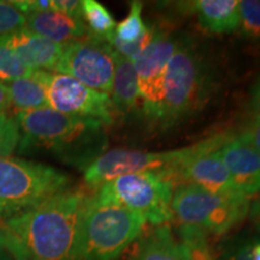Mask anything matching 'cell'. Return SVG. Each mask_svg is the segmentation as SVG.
<instances>
[{"label": "cell", "mask_w": 260, "mask_h": 260, "mask_svg": "<svg viewBox=\"0 0 260 260\" xmlns=\"http://www.w3.org/2000/svg\"><path fill=\"white\" fill-rule=\"evenodd\" d=\"M70 177L48 165L0 158V220L12 218L69 189Z\"/></svg>", "instance_id": "5"}, {"label": "cell", "mask_w": 260, "mask_h": 260, "mask_svg": "<svg viewBox=\"0 0 260 260\" xmlns=\"http://www.w3.org/2000/svg\"><path fill=\"white\" fill-rule=\"evenodd\" d=\"M175 186L174 180L164 172H140L107 182L94 195L99 200L122 205L157 226L172 219Z\"/></svg>", "instance_id": "7"}, {"label": "cell", "mask_w": 260, "mask_h": 260, "mask_svg": "<svg viewBox=\"0 0 260 260\" xmlns=\"http://www.w3.org/2000/svg\"><path fill=\"white\" fill-rule=\"evenodd\" d=\"M115 50L104 39L86 38L64 46L53 71L73 77L84 86L110 95L115 76Z\"/></svg>", "instance_id": "9"}, {"label": "cell", "mask_w": 260, "mask_h": 260, "mask_svg": "<svg viewBox=\"0 0 260 260\" xmlns=\"http://www.w3.org/2000/svg\"><path fill=\"white\" fill-rule=\"evenodd\" d=\"M207 82L203 57L193 44L183 41L165 68L157 103L147 118L164 129L176 125L205 102Z\"/></svg>", "instance_id": "3"}, {"label": "cell", "mask_w": 260, "mask_h": 260, "mask_svg": "<svg viewBox=\"0 0 260 260\" xmlns=\"http://www.w3.org/2000/svg\"><path fill=\"white\" fill-rule=\"evenodd\" d=\"M255 239H240L226 246L218 260H252V247Z\"/></svg>", "instance_id": "27"}, {"label": "cell", "mask_w": 260, "mask_h": 260, "mask_svg": "<svg viewBox=\"0 0 260 260\" xmlns=\"http://www.w3.org/2000/svg\"><path fill=\"white\" fill-rule=\"evenodd\" d=\"M239 30L246 40L260 47V0L239 2Z\"/></svg>", "instance_id": "23"}, {"label": "cell", "mask_w": 260, "mask_h": 260, "mask_svg": "<svg viewBox=\"0 0 260 260\" xmlns=\"http://www.w3.org/2000/svg\"><path fill=\"white\" fill-rule=\"evenodd\" d=\"M11 3L24 15L52 10V0H19Z\"/></svg>", "instance_id": "30"}, {"label": "cell", "mask_w": 260, "mask_h": 260, "mask_svg": "<svg viewBox=\"0 0 260 260\" xmlns=\"http://www.w3.org/2000/svg\"><path fill=\"white\" fill-rule=\"evenodd\" d=\"M183 8L194 12L201 27L212 34H232L239 30L237 0H197L183 3Z\"/></svg>", "instance_id": "17"}, {"label": "cell", "mask_w": 260, "mask_h": 260, "mask_svg": "<svg viewBox=\"0 0 260 260\" xmlns=\"http://www.w3.org/2000/svg\"><path fill=\"white\" fill-rule=\"evenodd\" d=\"M25 27V15L11 2L0 0V37Z\"/></svg>", "instance_id": "26"}, {"label": "cell", "mask_w": 260, "mask_h": 260, "mask_svg": "<svg viewBox=\"0 0 260 260\" xmlns=\"http://www.w3.org/2000/svg\"><path fill=\"white\" fill-rule=\"evenodd\" d=\"M239 138L243 140L247 145L254 148L260 153V116L253 113V116L246 122L242 133Z\"/></svg>", "instance_id": "28"}, {"label": "cell", "mask_w": 260, "mask_h": 260, "mask_svg": "<svg viewBox=\"0 0 260 260\" xmlns=\"http://www.w3.org/2000/svg\"><path fill=\"white\" fill-rule=\"evenodd\" d=\"M193 145L168 152H141L116 148L104 152L84 170V183L93 190L103 184L140 172H164L174 180L178 165L190 154ZM175 182V181H174Z\"/></svg>", "instance_id": "8"}, {"label": "cell", "mask_w": 260, "mask_h": 260, "mask_svg": "<svg viewBox=\"0 0 260 260\" xmlns=\"http://www.w3.org/2000/svg\"><path fill=\"white\" fill-rule=\"evenodd\" d=\"M133 245L129 260H189L186 247L168 224L144 232Z\"/></svg>", "instance_id": "16"}, {"label": "cell", "mask_w": 260, "mask_h": 260, "mask_svg": "<svg viewBox=\"0 0 260 260\" xmlns=\"http://www.w3.org/2000/svg\"><path fill=\"white\" fill-rule=\"evenodd\" d=\"M219 154L236 190L249 198L260 191V153L239 135H230L219 148Z\"/></svg>", "instance_id": "13"}, {"label": "cell", "mask_w": 260, "mask_h": 260, "mask_svg": "<svg viewBox=\"0 0 260 260\" xmlns=\"http://www.w3.org/2000/svg\"><path fill=\"white\" fill-rule=\"evenodd\" d=\"M141 214L90 195L82 220L81 260H117L145 232Z\"/></svg>", "instance_id": "4"}, {"label": "cell", "mask_w": 260, "mask_h": 260, "mask_svg": "<svg viewBox=\"0 0 260 260\" xmlns=\"http://www.w3.org/2000/svg\"><path fill=\"white\" fill-rule=\"evenodd\" d=\"M248 214L251 217V220L254 224L256 229L260 232V198L253 201V203L249 205Z\"/></svg>", "instance_id": "33"}, {"label": "cell", "mask_w": 260, "mask_h": 260, "mask_svg": "<svg viewBox=\"0 0 260 260\" xmlns=\"http://www.w3.org/2000/svg\"><path fill=\"white\" fill-rule=\"evenodd\" d=\"M178 239L186 247L189 260H218L209 243L207 234L193 226H178Z\"/></svg>", "instance_id": "22"}, {"label": "cell", "mask_w": 260, "mask_h": 260, "mask_svg": "<svg viewBox=\"0 0 260 260\" xmlns=\"http://www.w3.org/2000/svg\"><path fill=\"white\" fill-rule=\"evenodd\" d=\"M229 136L220 133L194 144L190 154L174 172L175 184L193 183L224 197L242 195L236 190L219 154V148Z\"/></svg>", "instance_id": "10"}, {"label": "cell", "mask_w": 260, "mask_h": 260, "mask_svg": "<svg viewBox=\"0 0 260 260\" xmlns=\"http://www.w3.org/2000/svg\"><path fill=\"white\" fill-rule=\"evenodd\" d=\"M52 10L82 19V2L79 0H52Z\"/></svg>", "instance_id": "29"}, {"label": "cell", "mask_w": 260, "mask_h": 260, "mask_svg": "<svg viewBox=\"0 0 260 260\" xmlns=\"http://www.w3.org/2000/svg\"><path fill=\"white\" fill-rule=\"evenodd\" d=\"M5 44L25 67L32 70H52L63 54V45L48 40L27 28L3 35Z\"/></svg>", "instance_id": "14"}, {"label": "cell", "mask_w": 260, "mask_h": 260, "mask_svg": "<svg viewBox=\"0 0 260 260\" xmlns=\"http://www.w3.org/2000/svg\"><path fill=\"white\" fill-rule=\"evenodd\" d=\"M0 260H14L11 254H10L8 247H6L4 233H3L2 226H0Z\"/></svg>", "instance_id": "34"}, {"label": "cell", "mask_w": 260, "mask_h": 260, "mask_svg": "<svg viewBox=\"0 0 260 260\" xmlns=\"http://www.w3.org/2000/svg\"><path fill=\"white\" fill-rule=\"evenodd\" d=\"M82 19L88 27V34L104 40L113 32L117 25L109 10L95 0H83Z\"/></svg>", "instance_id": "21"}, {"label": "cell", "mask_w": 260, "mask_h": 260, "mask_svg": "<svg viewBox=\"0 0 260 260\" xmlns=\"http://www.w3.org/2000/svg\"><path fill=\"white\" fill-rule=\"evenodd\" d=\"M251 106L253 109V112L255 115L260 116V77L256 80V82L253 86L251 92Z\"/></svg>", "instance_id": "31"}, {"label": "cell", "mask_w": 260, "mask_h": 260, "mask_svg": "<svg viewBox=\"0 0 260 260\" xmlns=\"http://www.w3.org/2000/svg\"><path fill=\"white\" fill-rule=\"evenodd\" d=\"M154 28L148 27L142 19V3L132 2L130 10L126 17L117 23L113 35L123 42L149 41L153 37Z\"/></svg>", "instance_id": "20"}, {"label": "cell", "mask_w": 260, "mask_h": 260, "mask_svg": "<svg viewBox=\"0 0 260 260\" xmlns=\"http://www.w3.org/2000/svg\"><path fill=\"white\" fill-rule=\"evenodd\" d=\"M25 28L63 46L81 40L88 34L83 19L71 17L56 10L25 15Z\"/></svg>", "instance_id": "15"}, {"label": "cell", "mask_w": 260, "mask_h": 260, "mask_svg": "<svg viewBox=\"0 0 260 260\" xmlns=\"http://www.w3.org/2000/svg\"><path fill=\"white\" fill-rule=\"evenodd\" d=\"M19 129L21 153L48 152L71 165L88 167L104 153L105 124L58 112L51 107L15 112Z\"/></svg>", "instance_id": "2"}, {"label": "cell", "mask_w": 260, "mask_h": 260, "mask_svg": "<svg viewBox=\"0 0 260 260\" xmlns=\"http://www.w3.org/2000/svg\"><path fill=\"white\" fill-rule=\"evenodd\" d=\"M89 194L67 189L2 223L14 260H81V232Z\"/></svg>", "instance_id": "1"}, {"label": "cell", "mask_w": 260, "mask_h": 260, "mask_svg": "<svg viewBox=\"0 0 260 260\" xmlns=\"http://www.w3.org/2000/svg\"><path fill=\"white\" fill-rule=\"evenodd\" d=\"M115 58V76L112 90L110 94L115 111L129 112L138 105L141 99L139 79L134 63L121 56L118 52L113 53Z\"/></svg>", "instance_id": "19"}, {"label": "cell", "mask_w": 260, "mask_h": 260, "mask_svg": "<svg viewBox=\"0 0 260 260\" xmlns=\"http://www.w3.org/2000/svg\"><path fill=\"white\" fill-rule=\"evenodd\" d=\"M249 198L224 197L193 183L175 186L171 200L172 218L178 225L193 226L212 235H224L245 219Z\"/></svg>", "instance_id": "6"}, {"label": "cell", "mask_w": 260, "mask_h": 260, "mask_svg": "<svg viewBox=\"0 0 260 260\" xmlns=\"http://www.w3.org/2000/svg\"><path fill=\"white\" fill-rule=\"evenodd\" d=\"M32 69L25 67L19 61L15 53L5 44L3 35L0 37V82H12V81L30 76Z\"/></svg>", "instance_id": "24"}, {"label": "cell", "mask_w": 260, "mask_h": 260, "mask_svg": "<svg viewBox=\"0 0 260 260\" xmlns=\"http://www.w3.org/2000/svg\"><path fill=\"white\" fill-rule=\"evenodd\" d=\"M19 129L15 118L0 112V158L10 157L17 149Z\"/></svg>", "instance_id": "25"}, {"label": "cell", "mask_w": 260, "mask_h": 260, "mask_svg": "<svg viewBox=\"0 0 260 260\" xmlns=\"http://www.w3.org/2000/svg\"><path fill=\"white\" fill-rule=\"evenodd\" d=\"M252 260H260V240H254L252 247Z\"/></svg>", "instance_id": "35"}, {"label": "cell", "mask_w": 260, "mask_h": 260, "mask_svg": "<svg viewBox=\"0 0 260 260\" xmlns=\"http://www.w3.org/2000/svg\"><path fill=\"white\" fill-rule=\"evenodd\" d=\"M182 42L183 41L175 34L154 29L153 37L147 46L132 60L138 74L140 94L146 117L153 111L162 74Z\"/></svg>", "instance_id": "12"}, {"label": "cell", "mask_w": 260, "mask_h": 260, "mask_svg": "<svg viewBox=\"0 0 260 260\" xmlns=\"http://www.w3.org/2000/svg\"><path fill=\"white\" fill-rule=\"evenodd\" d=\"M9 109H11V102H10L8 86L0 82V112L6 113Z\"/></svg>", "instance_id": "32"}, {"label": "cell", "mask_w": 260, "mask_h": 260, "mask_svg": "<svg viewBox=\"0 0 260 260\" xmlns=\"http://www.w3.org/2000/svg\"><path fill=\"white\" fill-rule=\"evenodd\" d=\"M50 74L46 70L37 69L32 71L30 76L6 84L11 107L15 112L48 107L46 89Z\"/></svg>", "instance_id": "18"}, {"label": "cell", "mask_w": 260, "mask_h": 260, "mask_svg": "<svg viewBox=\"0 0 260 260\" xmlns=\"http://www.w3.org/2000/svg\"><path fill=\"white\" fill-rule=\"evenodd\" d=\"M48 107L67 115L92 118L106 126L113 122L111 98L84 86L64 74H50L47 81Z\"/></svg>", "instance_id": "11"}]
</instances>
